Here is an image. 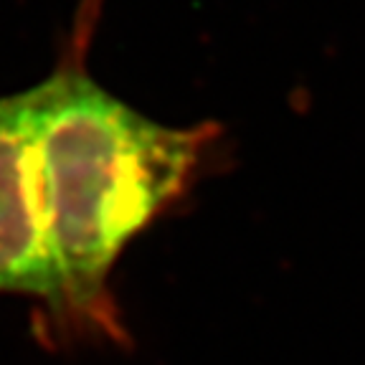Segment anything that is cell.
Wrapping results in <instances>:
<instances>
[{
    "instance_id": "7a4b0ae2",
    "label": "cell",
    "mask_w": 365,
    "mask_h": 365,
    "mask_svg": "<svg viewBox=\"0 0 365 365\" xmlns=\"http://www.w3.org/2000/svg\"><path fill=\"white\" fill-rule=\"evenodd\" d=\"M0 294L36 299L41 325L58 335L61 292L48 246L29 91L0 97Z\"/></svg>"
},
{
    "instance_id": "6da1fadb",
    "label": "cell",
    "mask_w": 365,
    "mask_h": 365,
    "mask_svg": "<svg viewBox=\"0 0 365 365\" xmlns=\"http://www.w3.org/2000/svg\"><path fill=\"white\" fill-rule=\"evenodd\" d=\"M97 8L99 0H84L53 71L26 91L61 292L58 337L127 342L109 274L188 193L221 127L163 125L97 84L86 68Z\"/></svg>"
}]
</instances>
